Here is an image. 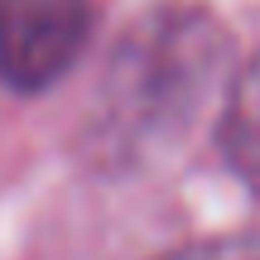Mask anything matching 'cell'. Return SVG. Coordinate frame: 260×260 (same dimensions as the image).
Wrapping results in <instances>:
<instances>
[{
  "label": "cell",
  "instance_id": "cell-3",
  "mask_svg": "<svg viewBox=\"0 0 260 260\" xmlns=\"http://www.w3.org/2000/svg\"><path fill=\"white\" fill-rule=\"evenodd\" d=\"M222 154L241 174V183L260 198V53L236 73L222 111Z\"/></svg>",
  "mask_w": 260,
  "mask_h": 260
},
{
  "label": "cell",
  "instance_id": "cell-1",
  "mask_svg": "<svg viewBox=\"0 0 260 260\" xmlns=\"http://www.w3.org/2000/svg\"><path fill=\"white\" fill-rule=\"evenodd\" d=\"M226 68V34L198 5H159L125 29L106 63L92 116V149L135 164L174 145Z\"/></svg>",
  "mask_w": 260,
  "mask_h": 260
},
{
  "label": "cell",
  "instance_id": "cell-4",
  "mask_svg": "<svg viewBox=\"0 0 260 260\" xmlns=\"http://www.w3.org/2000/svg\"><path fill=\"white\" fill-rule=\"evenodd\" d=\"M154 260H260V236H212V241H188L178 251H164Z\"/></svg>",
  "mask_w": 260,
  "mask_h": 260
},
{
  "label": "cell",
  "instance_id": "cell-2",
  "mask_svg": "<svg viewBox=\"0 0 260 260\" xmlns=\"http://www.w3.org/2000/svg\"><path fill=\"white\" fill-rule=\"evenodd\" d=\"M96 29L92 0H0V82L44 92L82 58Z\"/></svg>",
  "mask_w": 260,
  "mask_h": 260
}]
</instances>
